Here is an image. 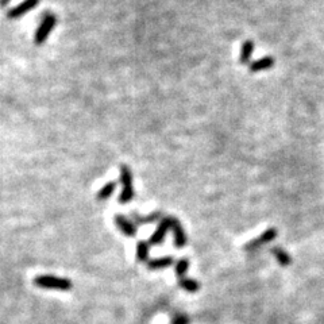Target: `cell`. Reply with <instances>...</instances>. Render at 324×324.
<instances>
[{"instance_id": "obj_1", "label": "cell", "mask_w": 324, "mask_h": 324, "mask_svg": "<svg viewBox=\"0 0 324 324\" xmlns=\"http://www.w3.org/2000/svg\"><path fill=\"white\" fill-rule=\"evenodd\" d=\"M56 24H57V18L51 12H45L41 16V23H39L37 33L34 35V43L37 46H41V45L46 42V39L49 38V35H50L51 30L56 27Z\"/></svg>"}, {"instance_id": "obj_2", "label": "cell", "mask_w": 324, "mask_h": 324, "mask_svg": "<svg viewBox=\"0 0 324 324\" xmlns=\"http://www.w3.org/2000/svg\"><path fill=\"white\" fill-rule=\"evenodd\" d=\"M34 284L39 286V288H46V289L68 290L72 288V281L70 280L56 277V276H38L34 280Z\"/></svg>"}, {"instance_id": "obj_3", "label": "cell", "mask_w": 324, "mask_h": 324, "mask_svg": "<svg viewBox=\"0 0 324 324\" xmlns=\"http://www.w3.org/2000/svg\"><path fill=\"white\" fill-rule=\"evenodd\" d=\"M120 181H122V193L119 196V201L122 204H126L134 197V189H132V176L131 170L128 169L127 166H122L120 168Z\"/></svg>"}, {"instance_id": "obj_4", "label": "cell", "mask_w": 324, "mask_h": 324, "mask_svg": "<svg viewBox=\"0 0 324 324\" xmlns=\"http://www.w3.org/2000/svg\"><path fill=\"white\" fill-rule=\"evenodd\" d=\"M39 4V0H24L20 4H18L15 8H12L7 12V18L10 19H18L20 16L26 15L27 12L34 10L37 6Z\"/></svg>"}, {"instance_id": "obj_5", "label": "cell", "mask_w": 324, "mask_h": 324, "mask_svg": "<svg viewBox=\"0 0 324 324\" xmlns=\"http://www.w3.org/2000/svg\"><path fill=\"white\" fill-rule=\"evenodd\" d=\"M170 230L174 232V245L177 247H182L186 243V235L181 223L174 218H170Z\"/></svg>"}, {"instance_id": "obj_6", "label": "cell", "mask_w": 324, "mask_h": 324, "mask_svg": "<svg viewBox=\"0 0 324 324\" xmlns=\"http://www.w3.org/2000/svg\"><path fill=\"white\" fill-rule=\"evenodd\" d=\"M169 230H170V218H165V219H162V222L159 223L158 228L155 230L154 234L150 236L151 245H159V243L164 242L166 232L169 231Z\"/></svg>"}, {"instance_id": "obj_7", "label": "cell", "mask_w": 324, "mask_h": 324, "mask_svg": "<svg viewBox=\"0 0 324 324\" xmlns=\"http://www.w3.org/2000/svg\"><path fill=\"white\" fill-rule=\"evenodd\" d=\"M276 236H277V230H274V228H269V230H266V231L263 232L262 235L258 236V238H255V239H253L251 242L247 243L246 247L247 249H250V250H253V249H257V247L262 246V245H265V243L272 242V240H273Z\"/></svg>"}, {"instance_id": "obj_8", "label": "cell", "mask_w": 324, "mask_h": 324, "mask_svg": "<svg viewBox=\"0 0 324 324\" xmlns=\"http://www.w3.org/2000/svg\"><path fill=\"white\" fill-rule=\"evenodd\" d=\"M115 223L116 226H118V228H119L120 231L123 232V234H126V235L128 236L135 235L137 227H135L134 224H132L124 215H120V213L115 215Z\"/></svg>"}, {"instance_id": "obj_9", "label": "cell", "mask_w": 324, "mask_h": 324, "mask_svg": "<svg viewBox=\"0 0 324 324\" xmlns=\"http://www.w3.org/2000/svg\"><path fill=\"white\" fill-rule=\"evenodd\" d=\"M274 64V60L272 57H263L262 60H258V61L253 62L250 65L251 72H259V70L267 69V68H272Z\"/></svg>"}, {"instance_id": "obj_10", "label": "cell", "mask_w": 324, "mask_h": 324, "mask_svg": "<svg viewBox=\"0 0 324 324\" xmlns=\"http://www.w3.org/2000/svg\"><path fill=\"white\" fill-rule=\"evenodd\" d=\"M253 50H254V43H253V41H246V42L243 43L242 51H240V62L242 64H247V62L250 61Z\"/></svg>"}, {"instance_id": "obj_11", "label": "cell", "mask_w": 324, "mask_h": 324, "mask_svg": "<svg viewBox=\"0 0 324 324\" xmlns=\"http://www.w3.org/2000/svg\"><path fill=\"white\" fill-rule=\"evenodd\" d=\"M173 263V258L172 257H164V258H154L149 261V267L153 270L155 269H161V267H166L169 266Z\"/></svg>"}, {"instance_id": "obj_12", "label": "cell", "mask_w": 324, "mask_h": 324, "mask_svg": "<svg viewBox=\"0 0 324 324\" xmlns=\"http://www.w3.org/2000/svg\"><path fill=\"white\" fill-rule=\"evenodd\" d=\"M115 188V182H108V184H105V185L99 191V193H97V200H107L108 197H111V195L114 193Z\"/></svg>"}, {"instance_id": "obj_13", "label": "cell", "mask_w": 324, "mask_h": 324, "mask_svg": "<svg viewBox=\"0 0 324 324\" xmlns=\"http://www.w3.org/2000/svg\"><path fill=\"white\" fill-rule=\"evenodd\" d=\"M273 254L276 255V258H277V261L281 263V265H289V263L292 262V259H290V257L288 255V253H286L285 250L280 249V247H274Z\"/></svg>"}, {"instance_id": "obj_14", "label": "cell", "mask_w": 324, "mask_h": 324, "mask_svg": "<svg viewBox=\"0 0 324 324\" xmlns=\"http://www.w3.org/2000/svg\"><path fill=\"white\" fill-rule=\"evenodd\" d=\"M137 258L139 261H147L149 259V245L146 242H139L137 246Z\"/></svg>"}, {"instance_id": "obj_15", "label": "cell", "mask_w": 324, "mask_h": 324, "mask_svg": "<svg viewBox=\"0 0 324 324\" xmlns=\"http://www.w3.org/2000/svg\"><path fill=\"white\" fill-rule=\"evenodd\" d=\"M178 284L181 288H184L185 290L191 292V293H195L199 289V284L197 281H193V280H189V278H182V280H178Z\"/></svg>"}, {"instance_id": "obj_16", "label": "cell", "mask_w": 324, "mask_h": 324, "mask_svg": "<svg viewBox=\"0 0 324 324\" xmlns=\"http://www.w3.org/2000/svg\"><path fill=\"white\" fill-rule=\"evenodd\" d=\"M186 269H188V259L186 258H181L176 263V274H177L178 280L185 278Z\"/></svg>"}, {"instance_id": "obj_17", "label": "cell", "mask_w": 324, "mask_h": 324, "mask_svg": "<svg viewBox=\"0 0 324 324\" xmlns=\"http://www.w3.org/2000/svg\"><path fill=\"white\" fill-rule=\"evenodd\" d=\"M172 324H189V319L184 315H176L172 320Z\"/></svg>"}, {"instance_id": "obj_18", "label": "cell", "mask_w": 324, "mask_h": 324, "mask_svg": "<svg viewBox=\"0 0 324 324\" xmlns=\"http://www.w3.org/2000/svg\"><path fill=\"white\" fill-rule=\"evenodd\" d=\"M11 0H0V7H6Z\"/></svg>"}]
</instances>
